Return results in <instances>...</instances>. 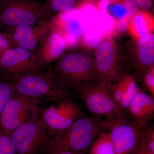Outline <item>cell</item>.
Instances as JSON below:
<instances>
[{
    "instance_id": "6da1fadb",
    "label": "cell",
    "mask_w": 154,
    "mask_h": 154,
    "mask_svg": "<svg viewBox=\"0 0 154 154\" xmlns=\"http://www.w3.org/2000/svg\"><path fill=\"white\" fill-rule=\"evenodd\" d=\"M15 92L36 99L57 101L66 98L68 87L54 72L42 71L27 74L12 81Z\"/></svg>"
},
{
    "instance_id": "7a4b0ae2",
    "label": "cell",
    "mask_w": 154,
    "mask_h": 154,
    "mask_svg": "<svg viewBox=\"0 0 154 154\" xmlns=\"http://www.w3.org/2000/svg\"><path fill=\"white\" fill-rule=\"evenodd\" d=\"M54 73L68 88L101 84L94 59L87 54L71 52L63 56L56 63Z\"/></svg>"
},
{
    "instance_id": "3957f363",
    "label": "cell",
    "mask_w": 154,
    "mask_h": 154,
    "mask_svg": "<svg viewBox=\"0 0 154 154\" xmlns=\"http://www.w3.org/2000/svg\"><path fill=\"white\" fill-rule=\"evenodd\" d=\"M53 16L43 4L35 0H4L0 9V25L11 29L34 25L48 21Z\"/></svg>"
},
{
    "instance_id": "277c9868",
    "label": "cell",
    "mask_w": 154,
    "mask_h": 154,
    "mask_svg": "<svg viewBox=\"0 0 154 154\" xmlns=\"http://www.w3.org/2000/svg\"><path fill=\"white\" fill-rule=\"evenodd\" d=\"M94 64L100 84L108 89L125 73V58L113 37L109 35L103 38L94 54Z\"/></svg>"
},
{
    "instance_id": "5b68a950",
    "label": "cell",
    "mask_w": 154,
    "mask_h": 154,
    "mask_svg": "<svg viewBox=\"0 0 154 154\" xmlns=\"http://www.w3.org/2000/svg\"><path fill=\"white\" fill-rule=\"evenodd\" d=\"M10 137L17 154H42L51 138L40 113L18 127Z\"/></svg>"
},
{
    "instance_id": "8992f818",
    "label": "cell",
    "mask_w": 154,
    "mask_h": 154,
    "mask_svg": "<svg viewBox=\"0 0 154 154\" xmlns=\"http://www.w3.org/2000/svg\"><path fill=\"white\" fill-rule=\"evenodd\" d=\"M75 89L88 110L94 114L105 116L106 119L126 116L103 85L96 83L85 84Z\"/></svg>"
},
{
    "instance_id": "52a82bcc",
    "label": "cell",
    "mask_w": 154,
    "mask_h": 154,
    "mask_svg": "<svg viewBox=\"0 0 154 154\" xmlns=\"http://www.w3.org/2000/svg\"><path fill=\"white\" fill-rule=\"evenodd\" d=\"M39 103L15 93L0 115L1 131L10 136L18 127L39 114Z\"/></svg>"
},
{
    "instance_id": "ba28073f",
    "label": "cell",
    "mask_w": 154,
    "mask_h": 154,
    "mask_svg": "<svg viewBox=\"0 0 154 154\" xmlns=\"http://www.w3.org/2000/svg\"><path fill=\"white\" fill-rule=\"evenodd\" d=\"M43 67L38 62L35 52L17 46L7 50L0 58V73L9 81L42 71Z\"/></svg>"
},
{
    "instance_id": "9c48e42d",
    "label": "cell",
    "mask_w": 154,
    "mask_h": 154,
    "mask_svg": "<svg viewBox=\"0 0 154 154\" xmlns=\"http://www.w3.org/2000/svg\"><path fill=\"white\" fill-rule=\"evenodd\" d=\"M102 126L109 130L115 154H131L139 140L141 127L130 121L127 116L105 119Z\"/></svg>"
},
{
    "instance_id": "30bf717a",
    "label": "cell",
    "mask_w": 154,
    "mask_h": 154,
    "mask_svg": "<svg viewBox=\"0 0 154 154\" xmlns=\"http://www.w3.org/2000/svg\"><path fill=\"white\" fill-rule=\"evenodd\" d=\"M102 129V122L82 116L60 134L61 139L68 149L76 154H82Z\"/></svg>"
},
{
    "instance_id": "8fae6325",
    "label": "cell",
    "mask_w": 154,
    "mask_h": 154,
    "mask_svg": "<svg viewBox=\"0 0 154 154\" xmlns=\"http://www.w3.org/2000/svg\"><path fill=\"white\" fill-rule=\"evenodd\" d=\"M126 63L140 76L154 66V34L151 33L140 39H133L126 47Z\"/></svg>"
},
{
    "instance_id": "7c38bea8",
    "label": "cell",
    "mask_w": 154,
    "mask_h": 154,
    "mask_svg": "<svg viewBox=\"0 0 154 154\" xmlns=\"http://www.w3.org/2000/svg\"><path fill=\"white\" fill-rule=\"evenodd\" d=\"M49 22L51 29L61 35L65 40L67 48L82 43L86 30L80 20L65 17L64 14H57L54 15Z\"/></svg>"
},
{
    "instance_id": "4fadbf2b",
    "label": "cell",
    "mask_w": 154,
    "mask_h": 154,
    "mask_svg": "<svg viewBox=\"0 0 154 154\" xmlns=\"http://www.w3.org/2000/svg\"><path fill=\"white\" fill-rule=\"evenodd\" d=\"M66 49V42L63 36L50 28L35 51V55L39 63L45 66L59 59Z\"/></svg>"
},
{
    "instance_id": "5bb4252c",
    "label": "cell",
    "mask_w": 154,
    "mask_h": 154,
    "mask_svg": "<svg viewBox=\"0 0 154 154\" xmlns=\"http://www.w3.org/2000/svg\"><path fill=\"white\" fill-rule=\"evenodd\" d=\"M126 111L135 124L140 127L146 126L153 115L154 98L138 88Z\"/></svg>"
},
{
    "instance_id": "9a60e30c",
    "label": "cell",
    "mask_w": 154,
    "mask_h": 154,
    "mask_svg": "<svg viewBox=\"0 0 154 154\" xmlns=\"http://www.w3.org/2000/svg\"><path fill=\"white\" fill-rule=\"evenodd\" d=\"M41 116L51 137L62 134L75 121L68 118L53 105L45 109Z\"/></svg>"
},
{
    "instance_id": "2e32d148",
    "label": "cell",
    "mask_w": 154,
    "mask_h": 154,
    "mask_svg": "<svg viewBox=\"0 0 154 154\" xmlns=\"http://www.w3.org/2000/svg\"><path fill=\"white\" fill-rule=\"evenodd\" d=\"M154 17L149 11L139 9L130 21L127 30L135 39L144 37L153 33Z\"/></svg>"
},
{
    "instance_id": "e0dca14e",
    "label": "cell",
    "mask_w": 154,
    "mask_h": 154,
    "mask_svg": "<svg viewBox=\"0 0 154 154\" xmlns=\"http://www.w3.org/2000/svg\"><path fill=\"white\" fill-rule=\"evenodd\" d=\"M49 20L36 25L32 35L25 41L17 43L15 46L35 52L50 30Z\"/></svg>"
},
{
    "instance_id": "ac0fdd59",
    "label": "cell",
    "mask_w": 154,
    "mask_h": 154,
    "mask_svg": "<svg viewBox=\"0 0 154 154\" xmlns=\"http://www.w3.org/2000/svg\"><path fill=\"white\" fill-rule=\"evenodd\" d=\"M125 12L124 16L113 26L112 30L116 36L121 35L126 32L131 19L139 9L134 0H125Z\"/></svg>"
},
{
    "instance_id": "d6986e66",
    "label": "cell",
    "mask_w": 154,
    "mask_h": 154,
    "mask_svg": "<svg viewBox=\"0 0 154 154\" xmlns=\"http://www.w3.org/2000/svg\"><path fill=\"white\" fill-rule=\"evenodd\" d=\"M79 0H45V9L53 14H67L75 10Z\"/></svg>"
},
{
    "instance_id": "ffe728a7",
    "label": "cell",
    "mask_w": 154,
    "mask_h": 154,
    "mask_svg": "<svg viewBox=\"0 0 154 154\" xmlns=\"http://www.w3.org/2000/svg\"><path fill=\"white\" fill-rule=\"evenodd\" d=\"M90 154H115L108 132L99 134L91 146Z\"/></svg>"
},
{
    "instance_id": "44dd1931",
    "label": "cell",
    "mask_w": 154,
    "mask_h": 154,
    "mask_svg": "<svg viewBox=\"0 0 154 154\" xmlns=\"http://www.w3.org/2000/svg\"><path fill=\"white\" fill-rule=\"evenodd\" d=\"M36 25H21L9 29L8 31L6 32L12 47H15L17 43L29 38L34 32Z\"/></svg>"
},
{
    "instance_id": "7402d4cb",
    "label": "cell",
    "mask_w": 154,
    "mask_h": 154,
    "mask_svg": "<svg viewBox=\"0 0 154 154\" xmlns=\"http://www.w3.org/2000/svg\"><path fill=\"white\" fill-rule=\"evenodd\" d=\"M125 0H108L106 12L114 21V25L124 15L125 12Z\"/></svg>"
},
{
    "instance_id": "603a6c76",
    "label": "cell",
    "mask_w": 154,
    "mask_h": 154,
    "mask_svg": "<svg viewBox=\"0 0 154 154\" xmlns=\"http://www.w3.org/2000/svg\"><path fill=\"white\" fill-rule=\"evenodd\" d=\"M15 93L14 83L12 81L0 80V115Z\"/></svg>"
},
{
    "instance_id": "cb8c5ba5",
    "label": "cell",
    "mask_w": 154,
    "mask_h": 154,
    "mask_svg": "<svg viewBox=\"0 0 154 154\" xmlns=\"http://www.w3.org/2000/svg\"><path fill=\"white\" fill-rule=\"evenodd\" d=\"M42 154H76L64 145L60 135L51 137Z\"/></svg>"
},
{
    "instance_id": "d4e9b609",
    "label": "cell",
    "mask_w": 154,
    "mask_h": 154,
    "mask_svg": "<svg viewBox=\"0 0 154 154\" xmlns=\"http://www.w3.org/2000/svg\"><path fill=\"white\" fill-rule=\"evenodd\" d=\"M138 88L134 77H133L119 103V107L124 112V110L126 111L127 110L130 104L137 93Z\"/></svg>"
},
{
    "instance_id": "484cf974",
    "label": "cell",
    "mask_w": 154,
    "mask_h": 154,
    "mask_svg": "<svg viewBox=\"0 0 154 154\" xmlns=\"http://www.w3.org/2000/svg\"><path fill=\"white\" fill-rule=\"evenodd\" d=\"M140 76L145 89L149 95L154 98V66L146 70Z\"/></svg>"
},
{
    "instance_id": "4316f807",
    "label": "cell",
    "mask_w": 154,
    "mask_h": 154,
    "mask_svg": "<svg viewBox=\"0 0 154 154\" xmlns=\"http://www.w3.org/2000/svg\"><path fill=\"white\" fill-rule=\"evenodd\" d=\"M142 138L148 148L154 153V127L153 125L141 128Z\"/></svg>"
},
{
    "instance_id": "83f0119b",
    "label": "cell",
    "mask_w": 154,
    "mask_h": 154,
    "mask_svg": "<svg viewBox=\"0 0 154 154\" xmlns=\"http://www.w3.org/2000/svg\"><path fill=\"white\" fill-rule=\"evenodd\" d=\"M0 154H17L10 136L0 131Z\"/></svg>"
},
{
    "instance_id": "f1b7e54d",
    "label": "cell",
    "mask_w": 154,
    "mask_h": 154,
    "mask_svg": "<svg viewBox=\"0 0 154 154\" xmlns=\"http://www.w3.org/2000/svg\"><path fill=\"white\" fill-rule=\"evenodd\" d=\"M103 0H79L76 11H80L87 6H90L101 11V3Z\"/></svg>"
},
{
    "instance_id": "f546056e",
    "label": "cell",
    "mask_w": 154,
    "mask_h": 154,
    "mask_svg": "<svg viewBox=\"0 0 154 154\" xmlns=\"http://www.w3.org/2000/svg\"><path fill=\"white\" fill-rule=\"evenodd\" d=\"M12 47V44L6 32H0V58L7 50Z\"/></svg>"
},
{
    "instance_id": "4dcf8cb0",
    "label": "cell",
    "mask_w": 154,
    "mask_h": 154,
    "mask_svg": "<svg viewBox=\"0 0 154 154\" xmlns=\"http://www.w3.org/2000/svg\"><path fill=\"white\" fill-rule=\"evenodd\" d=\"M131 154H154L152 152L146 145L144 143L142 138L141 134H140L139 140L135 148Z\"/></svg>"
},
{
    "instance_id": "1f68e13d",
    "label": "cell",
    "mask_w": 154,
    "mask_h": 154,
    "mask_svg": "<svg viewBox=\"0 0 154 154\" xmlns=\"http://www.w3.org/2000/svg\"><path fill=\"white\" fill-rule=\"evenodd\" d=\"M139 9L148 11L153 5L154 0H134Z\"/></svg>"
},
{
    "instance_id": "d6a6232c",
    "label": "cell",
    "mask_w": 154,
    "mask_h": 154,
    "mask_svg": "<svg viewBox=\"0 0 154 154\" xmlns=\"http://www.w3.org/2000/svg\"><path fill=\"white\" fill-rule=\"evenodd\" d=\"M4 0H0V9H1V7L2 5L3 2H4Z\"/></svg>"
},
{
    "instance_id": "836d02e7",
    "label": "cell",
    "mask_w": 154,
    "mask_h": 154,
    "mask_svg": "<svg viewBox=\"0 0 154 154\" xmlns=\"http://www.w3.org/2000/svg\"><path fill=\"white\" fill-rule=\"evenodd\" d=\"M6 80L4 78V77L2 75V74L0 73V80Z\"/></svg>"
},
{
    "instance_id": "e575fe53",
    "label": "cell",
    "mask_w": 154,
    "mask_h": 154,
    "mask_svg": "<svg viewBox=\"0 0 154 154\" xmlns=\"http://www.w3.org/2000/svg\"><path fill=\"white\" fill-rule=\"evenodd\" d=\"M41 1H45V0H41Z\"/></svg>"
}]
</instances>
